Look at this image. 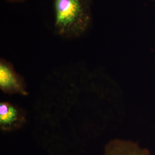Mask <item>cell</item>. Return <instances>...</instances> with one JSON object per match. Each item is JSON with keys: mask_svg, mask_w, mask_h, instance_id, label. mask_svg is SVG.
Returning a JSON list of instances; mask_svg holds the SVG:
<instances>
[{"mask_svg": "<svg viewBox=\"0 0 155 155\" xmlns=\"http://www.w3.org/2000/svg\"><path fill=\"white\" fill-rule=\"evenodd\" d=\"M54 31L72 39L81 36L90 27L92 16L91 0H54Z\"/></svg>", "mask_w": 155, "mask_h": 155, "instance_id": "6da1fadb", "label": "cell"}, {"mask_svg": "<svg viewBox=\"0 0 155 155\" xmlns=\"http://www.w3.org/2000/svg\"><path fill=\"white\" fill-rule=\"evenodd\" d=\"M0 89L5 94H28L24 79L16 71L11 63L3 58L0 60Z\"/></svg>", "mask_w": 155, "mask_h": 155, "instance_id": "7a4b0ae2", "label": "cell"}, {"mask_svg": "<svg viewBox=\"0 0 155 155\" xmlns=\"http://www.w3.org/2000/svg\"><path fill=\"white\" fill-rule=\"evenodd\" d=\"M25 123L26 114L22 108L8 102L0 103V129L2 131L17 130Z\"/></svg>", "mask_w": 155, "mask_h": 155, "instance_id": "3957f363", "label": "cell"}, {"mask_svg": "<svg viewBox=\"0 0 155 155\" xmlns=\"http://www.w3.org/2000/svg\"><path fill=\"white\" fill-rule=\"evenodd\" d=\"M103 155H154L147 148L129 140L113 139L106 145Z\"/></svg>", "mask_w": 155, "mask_h": 155, "instance_id": "277c9868", "label": "cell"}, {"mask_svg": "<svg viewBox=\"0 0 155 155\" xmlns=\"http://www.w3.org/2000/svg\"><path fill=\"white\" fill-rule=\"evenodd\" d=\"M5 1L10 3H20V2H23L25 1L26 0H5Z\"/></svg>", "mask_w": 155, "mask_h": 155, "instance_id": "5b68a950", "label": "cell"}, {"mask_svg": "<svg viewBox=\"0 0 155 155\" xmlns=\"http://www.w3.org/2000/svg\"><path fill=\"white\" fill-rule=\"evenodd\" d=\"M154 1H155V0H154Z\"/></svg>", "mask_w": 155, "mask_h": 155, "instance_id": "8992f818", "label": "cell"}]
</instances>
